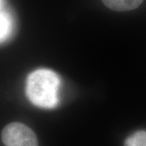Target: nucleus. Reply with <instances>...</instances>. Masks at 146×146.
I'll return each instance as SVG.
<instances>
[{
    "mask_svg": "<svg viewBox=\"0 0 146 146\" xmlns=\"http://www.w3.org/2000/svg\"><path fill=\"white\" fill-rule=\"evenodd\" d=\"M60 78L49 69H38L27 79L26 94L29 100L37 107L54 109L58 104Z\"/></svg>",
    "mask_w": 146,
    "mask_h": 146,
    "instance_id": "f257e3e1",
    "label": "nucleus"
},
{
    "mask_svg": "<svg viewBox=\"0 0 146 146\" xmlns=\"http://www.w3.org/2000/svg\"><path fill=\"white\" fill-rule=\"evenodd\" d=\"M2 141L6 146H38L35 133L21 123H11L2 131Z\"/></svg>",
    "mask_w": 146,
    "mask_h": 146,
    "instance_id": "f03ea898",
    "label": "nucleus"
},
{
    "mask_svg": "<svg viewBox=\"0 0 146 146\" xmlns=\"http://www.w3.org/2000/svg\"><path fill=\"white\" fill-rule=\"evenodd\" d=\"M144 0H102L103 3L109 7L117 11H125L137 8Z\"/></svg>",
    "mask_w": 146,
    "mask_h": 146,
    "instance_id": "7ed1b4c3",
    "label": "nucleus"
},
{
    "mask_svg": "<svg viewBox=\"0 0 146 146\" xmlns=\"http://www.w3.org/2000/svg\"><path fill=\"white\" fill-rule=\"evenodd\" d=\"M12 29V22L10 14L1 7V42H4L10 36Z\"/></svg>",
    "mask_w": 146,
    "mask_h": 146,
    "instance_id": "20e7f679",
    "label": "nucleus"
},
{
    "mask_svg": "<svg viewBox=\"0 0 146 146\" xmlns=\"http://www.w3.org/2000/svg\"><path fill=\"white\" fill-rule=\"evenodd\" d=\"M124 146H146V131H137L126 139Z\"/></svg>",
    "mask_w": 146,
    "mask_h": 146,
    "instance_id": "39448f33",
    "label": "nucleus"
}]
</instances>
